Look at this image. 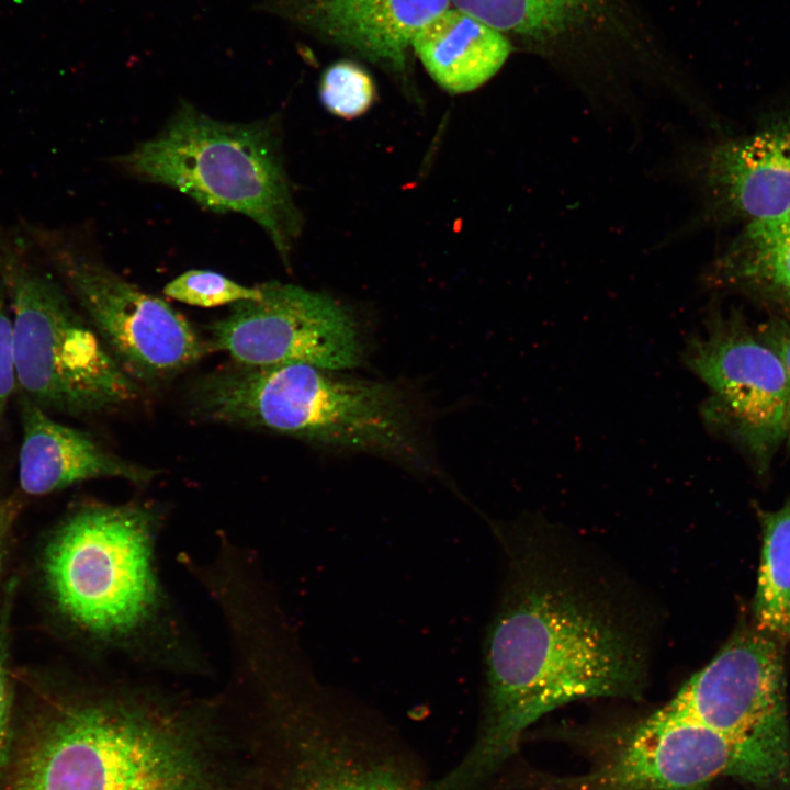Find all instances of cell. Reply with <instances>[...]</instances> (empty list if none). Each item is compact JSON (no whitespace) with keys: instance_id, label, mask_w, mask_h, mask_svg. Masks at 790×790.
Listing matches in <instances>:
<instances>
[{"instance_id":"6da1fadb","label":"cell","mask_w":790,"mask_h":790,"mask_svg":"<svg viewBox=\"0 0 790 790\" xmlns=\"http://www.w3.org/2000/svg\"><path fill=\"white\" fill-rule=\"evenodd\" d=\"M505 572L483 646L474 743L437 790H483L541 716L587 698H636L648 676L652 621L640 598L557 531L489 522Z\"/></svg>"},{"instance_id":"7a4b0ae2","label":"cell","mask_w":790,"mask_h":790,"mask_svg":"<svg viewBox=\"0 0 790 790\" xmlns=\"http://www.w3.org/2000/svg\"><path fill=\"white\" fill-rule=\"evenodd\" d=\"M225 707L114 676L68 696L19 747L5 790H239Z\"/></svg>"},{"instance_id":"3957f363","label":"cell","mask_w":790,"mask_h":790,"mask_svg":"<svg viewBox=\"0 0 790 790\" xmlns=\"http://www.w3.org/2000/svg\"><path fill=\"white\" fill-rule=\"evenodd\" d=\"M163 512L154 505L89 503L55 528L42 558L55 611L92 645L178 674L208 672L159 575Z\"/></svg>"},{"instance_id":"277c9868","label":"cell","mask_w":790,"mask_h":790,"mask_svg":"<svg viewBox=\"0 0 790 790\" xmlns=\"http://www.w3.org/2000/svg\"><path fill=\"white\" fill-rule=\"evenodd\" d=\"M248 719L252 757L240 790H428L387 721L315 674L267 681Z\"/></svg>"},{"instance_id":"5b68a950","label":"cell","mask_w":790,"mask_h":790,"mask_svg":"<svg viewBox=\"0 0 790 790\" xmlns=\"http://www.w3.org/2000/svg\"><path fill=\"white\" fill-rule=\"evenodd\" d=\"M194 411L208 420L261 428L325 447L420 463L416 416L395 385L311 364L236 363L199 381Z\"/></svg>"},{"instance_id":"8992f818","label":"cell","mask_w":790,"mask_h":790,"mask_svg":"<svg viewBox=\"0 0 790 790\" xmlns=\"http://www.w3.org/2000/svg\"><path fill=\"white\" fill-rule=\"evenodd\" d=\"M0 283L9 301L18 391L46 411L95 414L140 395L21 234L0 223Z\"/></svg>"},{"instance_id":"52a82bcc","label":"cell","mask_w":790,"mask_h":790,"mask_svg":"<svg viewBox=\"0 0 790 790\" xmlns=\"http://www.w3.org/2000/svg\"><path fill=\"white\" fill-rule=\"evenodd\" d=\"M133 176L259 224L287 262L301 230L271 122L227 123L182 104L165 128L119 158Z\"/></svg>"},{"instance_id":"ba28073f","label":"cell","mask_w":790,"mask_h":790,"mask_svg":"<svg viewBox=\"0 0 790 790\" xmlns=\"http://www.w3.org/2000/svg\"><path fill=\"white\" fill-rule=\"evenodd\" d=\"M19 233L87 316L110 353L136 382L170 377L207 350L166 301L121 278L60 232L25 221Z\"/></svg>"},{"instance_id":"9c48e42d","label":"cell","mask_w":790,"mask_h":790,"mask_svg":"<svg viewBox=\"0 0 790 790\" xmlns=\"http://www.w3.org/2000/svg\"><path fill=\"white\" fill-rule=\"evenodd\" d=\"M781 645L756 628L735 633L665 704L738 745L759 772L764 788L790 782Z\"/></svg>"},{"instance_id":"30bf717a","label":"cell","mask_w":790,"mask_h":790,"mask_svg":"<svg viewBox=\"0 0 790 790\" xmlns=\"http://www.w3.org/2000/svg\"><path fill=\"white\" fill-rule=\"evenodd\" d=\"M681 361L710 391L704 422L766 471L786 440L787 379L778 354L738 315L713 312L687 339Z\"/></svg>"},{"instance_id":"8fae6325","label":"cell","mask_w":790,"mask_h":790,"mask_svg":"<svg viewBox=\"0 0 790 790\" xmlns=\"http://www.w3.org/2000/svg\"><path fill=\"white\" fill-rule=\"evenodd\" d=\"M730 776L763 780L733 741L666 706L619 731L583 774L552 779L545 790H703Z\"/></svg>"},{"instance_id":"7c38bea8","label":"cell","mask_w":790,"mask_h":790,"mask_svg":"<svg viewBox=\"0 0 790 790\" xmlns=\"http://www.w3.org/2000/svg\"><path fill=\"white\" fill-rule=\"evenodd\" d=\"M261 297L236 303L211 328V346L236 363H304L340 371L360 364L363 346L353 316L332 297L270 281Z\"/></svg>"},{"instance_id":"4fadbf2b","label":"cell","mask_w":790,"mask_h":790,"mask_svg":"<svg viewBox=\"0 0 790 790\" xmlns=\"http://www.w3.org/2000/svg\"><path fill=\"white\" fill-rule=\"evenodd\" d=\"M663 174L689 185L701 201L699 216L673 232L675 242L701 222L746 223L790 208V115L754 132L674 149Z\"/></svg>"},{"instance_id":"5bb4252c","label":"cell","mask_w":790,"mask_h":790,"mask_svg":"<svg viewBox=\"0 0 790 790\" xmlns=\"http://www.w3.org/2000/svg\"><path fill=\"white\" fill-rule=\"evenodd\" d=\"M451 4L561 66L590 100L611 104L587 43L624 26L618 0H451Z\"/></svg>"},{"instance_id":"9a60e30c","label":"cell","mask_w":790,"mask_h":790,"mask_svg":"<svg viewBox=\"0 0 790 790\" xmlns=\"http://www.w3.org/2000/svg\"><path fill=\"white\" fill-rule=\"evenodd\" d=\"M451 0H264L263 8L403 75L417 32Z\"/></svg>"},{"instance_id":"2e32d148","label":"cell","mask_w":790,"mask_h":790,"mask_svg":"<svg viewBox=\"0 0 790 790\" xmlns=\"http://www.w3.org/2000/svg\"><path fill=\"white\" fill-rule=\"evenodd\" d=\"M20 408L19 483L26 495L43 496L95 478L144 484L157 474L115 455L89 432L55 420L22 396Z\"/></svg>"},{"instance_id":"e0dca14e","label":"cell","mask_w":790,"mask_h":790,"mask_svg":"<svg viewBox=\"0 0 790 790\" xmlns=\"http://www.w3.org/2000/svg\"><path fill=\"white\" fill-rule=\"evenodd\" d=\"M411 48L430 77L452 93L483 86L512 50L505 34L453 5L417 32Z\"/></svg>"},{"instance_id":"ac0fdd59","label":"cell","mask_w":790,"mask_h":790,"mask_svg":"<svg viewBox=\"0 0 790 790\" xmlns=\"http://www.w3.org/2000/svg\"><path fill=\"white\" fill-rule=\"evenodd\" d=\"M713 289L736 290L790 317V208L746 223L704 275Z\"/></svg>"},{"instance_id":"d6986e66","label":"cell","mask_w":790,"mask_h":790,"mask_svg":"<svg viewBox=\"0 0 790 790\" xmlns=\"http://www.w3.org/2000/svg\"><path fill=\"white\" fill-rule=\"evenodd\" d=\"M763 546L754 601L756 629L781 644L790 641V497L760 511Z\"/></svg>"},{"instance_id":"ffe728a7","label":"cell","mask_w":790,"mask_h":790,"mask_svg":"<svg viewBox=\"0 0 790 790\" xmlns=\"http://www.w3.org/2000/svg\"><path fill=\"white\" fill-rule=\"evenodd\" d=\"M319 97L331 114L353 119L371 108L376 98V88L373 78L361 65L339 60L323 72Z\"/></svg>"},{"instance_id":"44dd1931","label":"cell","mask_w":790,"mask_h":790,"mask_svg":"<svg viewBox=\"0 0 790 790\" xmlns=\"http://www.w3.org/2000/svg\"><path fill=\"white\" fill-rule=\"evenodd\" d=\"M163 294L176 301L199 306L216 307L255 301L261 297L260 287L245 286L210 270H189L170 281Z\"/></svg>"},{"instance_id":"7402d4cb","label":"cell","mask_w":790,"mask_h":790,"mask_svg":"<svg viewBox=\"0 0 790 790\" xmlns=\"http://www.w3.org/2000/svg\"><path fill=\"white\" fill-rule=\"evenodd\" d=\"M18 390L12 314L0 283V426L9 402Z\"/></svg>"},{"instance_id":"603a6c76","label":"cell","mask_w":790,"mask_h":790,"mask_svg":"<svg viewBox=\"0 0 790 790\" xmlns=\"http://www.w3.org/2000/svg\"><path fill=\"white\" fill-rule=\"evenodd\" d=\"M7 632L0 628V778L7 765L12 738L13 692L7 659Z\"/></svg>"},{"instance_id":"cb8c5ba5","label":"cell","mask_w":790,"mask_h":790,"mask_svg":"<svg viewBox=\"0 0 790 790\" xmlns=\"http://www.w3.org/2000/svg\"><path fill=\"white\" fill-rule=\"evenodd\" d=\"M757 334L778 354L787 379V429L785 445L790 450V321L776 317L757 327Z\"/></svg>"},{"instance_id":"d4e9b609","label":"cell","mask_w":790,"mask_h":790,"mask_svg":"<svg viewBox=\"0 0 790 790\" xmlns=\"http://www.w3.org/2000/svg\"><path fill=\"white\" fill-rule=\"evenodd\" d=\"M18 506L8 510L2 516H0V575L1 569L3 565V558L5 554L7 549V542L9 540V534L12 528V524L18 515Z\"/></svg>"},{"instance_id":"484cf974","label":"cell","mask_w":790,"mask_h":790,"mask_svg":"<svg viewBox=\"0 0 790 790\" xmlns=\"http://www.w3.org/2000/svg\"><path fill=\"white\" fill-rule=\"evenodd\" d=\"M16 506H18V504L15 500L0 494V516H2L4 512H7L8 510H10Z\"/></svg>"}]
</instances>
